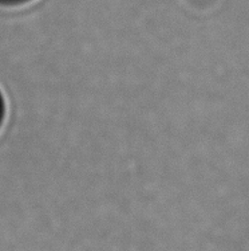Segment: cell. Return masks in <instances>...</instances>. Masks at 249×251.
Segmentation results:
<instances>
[{"instance_id": "cell-1", "label": "cell", "mask_w": 249, "mask_h": 251, "mask_svg": "<svg viewBox=\"0 0 249 251\" xmlns=\"http://www.w3.org/2000/svg\"><path fill=\"white\" fill-rule=\"evenodd\" d=\"M34 0H0L1 7H21L32 3Z\"/></svg>"}, {"instance_id": "cell-2", "label": "cell", "mask_w": 249, "mask_h": 251, "mask_svg": "<svg viewBox=\"0 0 249 251\" xmlns=\"http://www.w3.org/2000/svg\"><path fill=\"white\" fill-rule=\"evenodd\" d=\"M4 116H5L4 101H3V97H1V94H0V128H1L3 121H4Z\"/></svg>"}]
</instances>
